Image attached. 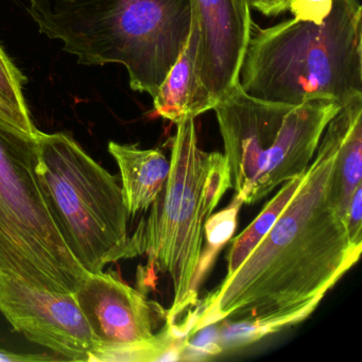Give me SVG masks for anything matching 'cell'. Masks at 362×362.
Instances as JSON below:
<instances>
[{
    "label": "cell",
    "instance_id": "2",
    "mask_svg": "<svg viewBox=\"0 0 362 362\" xmlns=\"http://www.w3.org/2000/svg\"><path fill=\"white\" fill-rule=\"evenodd\" d=\"M42 35L86 66L118 63L135 92L153 97L181 54L190 0H26Z\"/></svg>",
    "mask_w": 362,
    "mask_h": 362
},
{
    "label": "cell",
    "instance_id": "13",
    "mask_svg": "<svg viewBox=\"0 0 362 362\" xmlns=\"http://www.w3.org/2000/svg\"><path fill=\"white\" fill-rule=\"evenodd\" d=\"M341 109L344 114V124L332 188L334 202L345 221L351 196L362 184V96L351 99Z\"/></svg>",
    "mask_w": 362,
    "mask_h": 362
},
{
    "label": "cell",
    "instance_id": "16",
    "mask_svg": "<svg viewBox=\"0 0 362 362\" xmlns=\"http://www.w3.org/2000/svg\"><path fill=\"white\" fill-rule=\"evenodd\" d=\"M25 82L26 78L22 71L13 64L0 46V96L23 113L30 114L23 93Z\"/></svg>",
    "mask_w": 362,
    "mask_h": 362
},
{
    "label": "cell",
    "instance_id": "11",
    "mask_svg": "<svg viewBox=\"0 0 362 362\" xmlns=\"http://www.w3.org/2000/svg\"><path fill=\"white\" fill-rule=\"evenodd\" d=\"M152 98L156 115L175 124L194 119L217 105L199 77L198 30L194 18L181 54Z\"/></svg>",
    "mask_w": 362,
    "mask_h": 362
},
{
    "label": "cell",
    "instance_id": "14",
    "mask_svg": "<svg viewBox=\"0 0 362 362\" xmlns=\"http://www.w3.org/2000/svg\"><path fill=\"white\" fill-rule=\"evenodd\" d=\"M303 175L284 183L283 187L267 203L257 218L232 241L228 254V273L226 279L238 269L253 251L254 247L272 228L286 205L289 203L290 199L296 194L302 182Z\"/></svg>",
    "mask_w": 362,
    "mask_h": 362
},
{
    "label": "cell",
    "instance_id": "21",
    "mask_svg": "<svg viewBox=\"0 0 362 362\" xmlns=\"http://www.w3.org/2000/svg\"><path fill=\"white\" fill-rule=\"evenodd\" d=\"M31 360H33V356L16 355V354L0 351V361H31Z\"/></svg>",
    "mask_w": 362,
    "mask_h": 362
},
{
    "label": "cell",
    "instance_id": "1",
    "mask_svg": "<svg viewBox=\"0 0 362 362\" xmlns=\"http://www.w3.org/2000/svg\"><path fill=\"white\" fill-rule=\"evenodd\" d=\"M342 109L326 127L313 162L276 221L230 276L192 315L189 334L219 322L240 326L241 342L300 323L359 260L334 202Z\"/></svg>",
    "mask_w": 362,
    "mask_h": 362
},
{
    "label": "cell",
    "instance_id": "7",
    "mask_svg": "<svg viewBox=\"0 0 362 362\" xmlns=\"http://www.w3.org/2000/svg\"><path fill=\"white\" fill-rule=\"evenodd\" d=\"M37 136L0 119V272L74 293L88 272L65 245L46 204L37 173Z\"/></svg>",
    "mask_w": 362,
    "mask_h": 362
},
{
    "label": "cell",
    "instance_id": "20",
    "mask_svg": "<svg viewBox=\"0 0 362 362\" xmlns=\"http://www.w3.org/2000/svg\"><path fill=\"white\" fill-rule=\"evenodd\" d=\"M289 0H250V7L267 16H275L287 11Z\"/></svg>",
    "mask_w": 362,
    "mask_h": 362
},
{
    "label": "cell",
    "instance_id": "10",
    "mask_svg": "<svg viewBox=\"0 0 362 362\" xmlns=\"http://www.w3.org/2000/svg\"><path fill=\"white\" fill-rule=\"evenodd\" d=\"M198 30V74L218 101L239 82L253 31L247 0H190Z\"/></svg>",
    "mask_w": 362,
    "mask_h": 362
},
{
    "label": "cell",
    "instance_id": "12",
    "mask_svg": "<svg viewBox=\"0 0 362 362\" xmlns=\"http://www.w3.org/2000/svg\"><path fill=\"white\" fill-rule=\"evenodd\" d=\"M107 149L119 168L129 215L149 211L168 180L170 160L160 150L141 149L139 145L110 141Z\"/></svg>",
    "mask_w": 362,
    "mask_h": 362
},
{
    "label": "cell",
    "instance_id": "18",
    "mask_svg": "<svg viewBox=\"0 0 362 362\" xmlns=\"http://www.w3.org/2000/svg\"><path fill=\"white\" fill-rule=\"evenodd\" d=\"M349 240L355 245H362V184H360L349 201L345 218Z\"/></svg>",
    "mask_w": 362,
    "mask_h": 362
},
{
    "label": "cell",
    "instance_id": "22",
    "mask_svg": "<svg viewBox=\"0 0 362 362\" xmlns=\"http://www.w3.org/2000/svg\"><path fill=\"white\" fill-rule=\"evenodd\" d=\"M247 4H249V3H250V0H247Z\"/></svg>",
    "mask_w": 362,
    "mask_h": 362
},
{
    "label": "cell",
    "instance_id": "5",
    "mask_svg": "<svg viewBox=\"0 0 362 362\" xmlns=\"http://www.w3.org/2000/svg\"><path fill=\"white\" fill-rule=\"evenodd\" d=\"M340 107L328 100L298 105L260 100L238 82L214 107L235 197L254 204L304 175Z\"/></svg>",
    "mask_w": 362,
    "mask_h": 362
},
{
    "label": "cell",
    "instance_id": "4",
    "mask_svg": "<svg viewBox=\"0 0 362 362\" xmlns=\"http://www.w3.org/2000/svg\"><path fill=\"white\" fill-rule=\"evenodd\" d=\"M230 188L224 154L201 149L194 119L177 124L168 180L149 216L131 235L129 247V259L147 256L146 277L156 272L170 276L173 300L166 322L171 325L198 303L205 223Z\"/></svg>",
    "mask_w": 362,
    "mask_h": 362
},
{
    "label": "cell",
    "instance_id": "6",
    "mask_svg": "<svg viewBox=\"0 0 362 362\" xmlns=\"http://www.w3.org/2000/svg\"><path fill=\"white\" fill-rule=\"evenodd\" d=\"M37 173L46 204L65 245L88 273L129 259L122 185L66 133L37 136Z\"/></svg>",
    "mask_w": 362,
    "mask_h": 362
},
{
    "label": "cell",
    "instance_id": "9",
    "mask_svg": "<svg viewBox=\"0 0 362 362\" xmlns=\"http://www.w3.org/2000/svg\"><path fill=\"white\" fill-rule=\"evenodd\" d=\"M0 313L16 332L62 359L90 362L96 351L74 293L50 291L0 272Z\"/></svg>",
    "mask_w": 362,
    "mask_h": 362
},
{
    "label": "cell",
    "instance_id": "19",
    "mask_svg": "<svg viewBox=\"0 0 362 362\" xmlns=\"http://www.w3.org/2000/svg\"><path fill=\"white\" fill-rule=\"evenodd\" d=\"M0 119L33 136L40 132L33 124L30 114L23 113L1 96H0Z\"/></svg>",
    "mask_w": 362,
    "mask_h": 362
},
{
    "label": "cell",
    "instance_id": "8",
    "mask_svg": "<svg viewBox=\"0 0 362 362\" xmlns=\"http://www.w3.org/2000/svg\"><path fill=\"white\" fill-rule=\"evenodd\" d=\"M74 296L97 343L90 362L181 360L187 338L167 322L156 332L160 306L116 273H88Z\"/></svg>",
    "mask_w": 362,
    "mask_h": 362
},
{
    "label": "cell",
    "instance_id": "3",
    "mask_svg": "<svg viewBox=\"0 0 362 362\" xmlns=\"http://www.w3.org/2000/svg\"><path fill=\"white\" fill-rule=\"evenodd\" d=\"M241 90L260 100L298 105L362 96V8L332 0L320 25L286 21L252 31L239 73Z\"/></svg>",
    "mask_w": 362,
    "mask_h": 362
},
{
    "label": "cell",
    "instance_id": "17",
    "mask_svg": "<svg viewBox=\"0 0 362 362\" xmlns=\"http://www.w3.org/2000/svg\"><path fill=\"white\" fill-rule=\"evenodd\" d=\"M332 0H289L288 10L293 20L320 25L332 11Z\"/></svg>",
    "mask_w": 362,
    "mask_h": 362
},
{
    "label": "cell",
    "instance_id": "15",
    "mask_svg": "<svg viewBox=\"0 0 362 362\" xmlns=\"http://www.w3.org/2000/svg\"><path fill=\"white\" fill-rule=\"evenodd\" d=\"M241 205H243V202L235 197L228 209H223L207 219L204 226L207 247L204 253L201 255L198 274H197L198 286L200 285L201 281L209 271L218 252L234 235L235 230H236L237 217H238Z\"/></svg>",
    "mask_w": 362,
    "mask_h": 362
}]
</instances>
